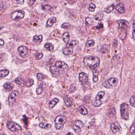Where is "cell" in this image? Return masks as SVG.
<instances>
[{
    "label": "cell",
    "mask_w": 135,
    "mask_h": 135,
    "mask_svg": "<svg viewBox=\"0 0 135 135\" xmlns=\"http://www.w3.org/2000/svg\"><path fill=\"white\" fill-rule=\"evenodd\" d=\"M84 63L86 66L94 70L100 65V60L96 56H88L84 58Z\"/></svg>",
    "instance_id": "obj_1"
},
{
    "label": "cell",
    "mask_w": 135,
    "mask_h": 135,
    "mask_svg": "<svg viewBox=\"0 0 135 135\" xmlns=\"http://www.w3.org/2000/svg\"><path fill=\"white\" fill-rule=\"evenodd\" d=\"M67 122V118L63 115H59L55 120V128L57 130H60L63 128L64 125Z\"/></svg>",
    "instance_id": "obj_2"
},
{
    "label": "cell",
    "mask_w": 135,
    "mask_h": 135,
    "mask_svg": "<svg viewBox=\"0 0 135 135\" xmlns=\"http://www.w3.org/2000/svg\"><path fill=\"white\" fill-rule=\"evenodd\" d=\"M129 106L127 104L124 103L120 105V112L122 118L124 120H128L129 118L128 114Z\"/></svg>",
    "instance_id": "obj_3"
},
{
    "label": "cell",
    "mask_w": 135,
    "mask_h": 135,
    "mask_svg": "<svg viewBox=\"0 0 135 135\" xmlns=\"http://www.w3.org/2000/svg\"><path fill=\"white\" fill-rule=\"evenodd\" d=\"M7 127L12 132L21 131L22 128L18 124L12 121H9L7 123Z\"/></svg>",
    "instance_id": "obj_4"
},
{
    "label": "cell",
    "mask_w": 135,
    "mask_h": 135,
    "mask_svg": "<svg viewBox=\"0 0 135 135\" xmlns=\"http://www.w3.org/2000/svg\"><path fill=\"white\" fill-rule=\"evenodd\" d=\"M25 12L22 10H18L14 12L11 15V17L15 21H18L23 18Z\"/></svg>",
    "instance_id": "obj_5"
},
{
    "label": "cell",
    "mask_w": 135,
    "mask_h": 135,
    "mask_svg": "<svg viewBox=\"0 0 135 135\" xmlns=\"http://www.w3.org/2000/svg\"><path fill=\"white\" fill-rule=\"evenodd\" d=\"M118 82V80L117 78H111L104 82V86L107 89H110L116 86Z\"/></svg>",
    "instance_id": "obj_6"
},
{
    "label": "cell",
    "mask_w": 135,
    "mask_h": 135,
    "mask_svg": "<svg viewBox=\"0 0 135 135\" xmlns=\"http://www.w3.org/2000/svg\"><path fill=\"white\" fill-rule=\"evenodd\" d=\"M79 79L80 81L84 85L89 86V77L84 72H81L79 74Z\"/></svg>",
    "instance_id": "obj_7"
},
{
    "label": "cell",
    "mask_w": 135,
    "mask_h": 135,
    "mask_svg": "<svg viewBox=\"0 0 135 135\" xmlns=\"http://www.w3.org/2000/svg\"><path fill=\"white\" fill-rule=\"evenodd\" d=\"M19 95V92L18 91L14 90L12 91L8 98V103L10 105H13V104L15 102V97L18 96Z\"/></svg>",
    "instance_id": "obj_8"
},
{
    "label": "cell",
    "mask_w": 135,
    "mask_h": 135,
    "mask_svg": "<svg viewBox=\"0 0 135 135\" xmlns=\"http://www.w3.org/2000/svg\"><path fill=\"white\" fill-rule=\"evenodd\" d=\"M119 28L122 30H126L130 26L129 22L125 20H120L118 21Z\"/></svg>",
    "instance_id": "obj_9"
},
{
    "label": "cell",
    "mask_w": 135,
    "mask_h": 135,
    "mask_svg": "<svg viewBox=\"0 0 135 135\" xmlns=\"http://www.w3.org/2000/svg\"><path fill=\"white\" fill-rule=\"evenodd\" d=\"M19 54L22 58H25L28 56V49L25 46H21L18 48Z\"/></svg>",
    "instance_id": "obj_10"
},
{
    "label": "cell",
    "mask_w": 135,
    "mask_h": 135,
    "mask_svg": "<svg viewBox=\"0 0 135 135\" xmlns=\"http://www.w3.org/2000/svg\"><path fill=\"white\" fill-rule=\"evenodd\" d=\"M55 66L58 69H67L68 68V66L66 63L62 61H58L55 64Z\"/></svg>",
    "instance_id": "obj_11"
},
{
    "label": "cell",
    "mask_w": 135,
    "mask_h": 135,
    "mask_svg": "<svg viewBox=\"0 0 135 135\" xmlns=\"http://www.w3.org/2000/svg\"><path fill=\"white\" fill-rule=\"evenodd\" d=\"M116 10L120 13H124L126 11L125 5L122 2L119 3L116 6Z\"/></svg>",
    "instance_id": "obj_12"
},
{
    "label": "cell",
    "mask_w": 135,
    "mask_h": 135,
    "mask_svg": "<svg viewBox=\"0 0 135 135\" xmlns=\"http://www.w3.org/2000/svg\"><path fill=\"white\" fill-rule=\"evenodd\" d=\"M110 49V46L109 45H104L101 47L100 51L101 53L105 54L109 52Z\"/></svg>",
    "instance_id": "obj_13"
},
{
    "label": "cell",
    "mask_w": 135,
    "mask_h": 135,
    "mask_svg": "<svg viewBox=\"0 0 135 135\" xmlns=\"http://www.w3.org/2000/svg\"><path fill=\"white\" fill-rule=\"evenodd\" d=\"M111 129L113 133L115 134L121 130V128L119 126H117L115 123H113L111 124Z\"/></svg>",
    "instance_id": "obj_14"
},
{
    "label": "cell",
    "mask_w": 135,
    "mask_h": 135,
    "mask_svg": "<svg viewBox=\"0 0 135 135\" xmlns=\"http://www.w3.org/2000/svg\"><path fill=\"white\" fill-rule=\"evenodd\" d=\"M73 52V47H66L63 50V53L66 56L71 55Z\"/></svg>",
    "instance_id": "obj_15"
},
{
    "label": "cell",
    "mask_w": 135,
    "mask_h": 135,
    "mask_svg": "<svg viewBox=\"0 0 135 135\" xmlns=\"http://www.w3.org/2000/svg\"><path fill=\"white\" fill-rule=\"evenodd\" d=\"M56 18L54 17H51L47 21L46 26L48 27H51L53 26L54 23L56 22Z\"/></svg>",
    "instance_id": "obj_16"
},
{
    "label": "cell",
    "mask_w": 135,
    "mask_h": 135,
    "mask_svg": "<svg viewBox=\"0 0 135 135\" xmlns=\"http://www.w3.org/2000/svg\"><path fill=\"white\" fill-rule=\"evenodd\" d=\"M50 72L54 75H59L60 74V69L57 68L56 66H51L50 67Z\"/></svg>",
    "instance_id": "obj_17"
},
{
    "label": "cell",
    "mask_w": 135,
    "mask_h": 135,
    "mask_svg": "<svg viewBox=\"0 0 135 135\" xmlns=\"http://www.w3.org/2000/svg\"><path fill=\"white\" fill-rule=\"evenodd\" d=\"M59 102V100L58 99L55 98L53 99V100L50 101L49 103V106L51 108H53L55 107L56 105Z\"/></svg>",
    "instance_id": "obj_18"
},
{
    "label": "cell",
    "mask_w": 135,
    "mask_h": 135,
    "mask_svg": "<svg viewBox=\"0 0 135 135\" xmlns=\"http://www.w3.org/2000/svg\"><path fill=\"white\" fill-rule=\"evenodd\" d=\"M70 35L68 32H65L63 34L62 38L63 41L66 43H68L70 41Z\"/></svg>",
    "instance_id": "obj_19"
},
{
    "label": "cell",
    "mask_w": 135,
    "mask_h": 135,
    "mask_svg": "<svg viewBox=\"0 0 135 135\" xmlns=\"http://www.w3.org/2000/svg\"><path fill=\"white\" fill-rule=\"evenodd\" d=\"M84 124L83 122L80 120H77L75 122L74 127L75 128L81 129L84 127Z\"/></svg>",
    "instance_id": "obj_20"
},
{
    "label": "cell",
    "mask_w": 135,
    "mask_h": 135,
    "mask_svg": "<svg viewBox=\"0 0 135 135\" xmlns=\"http://www.w3.org/2000/svg\"><path fill=\"white\" fill-rule=\"evenodd\" d=\"M64 102L65 103L67 107H71L73 105V102L71 100V99L70 98L68 97H65V98L64 99Z\"/></svg>",
    "instance_id": "obj_21"
},
{
    "label": "cell",
    "mask_w": 135,
    "mask_h": 135,
    "mask_svg": "<svg viewBox=\"0 0 135 135\" xmlns=\"http://www.w3.org/2000/svg\"><path fill=\"white\" fill-rule=\"evenodd\" d=\"M79 112L82 115H86L88 113L87 109L84 106H81L78 108Z\"/></svg>",
    "instance_id": "obj_22"
},
{
    "label": "cell",
    "mask_w": 135,
    "mask_h": 135,
    "mask_svg": "<svg viewBox=\"0 0 135 135\" xmlns=\"http://www.w3.org/2000/svg\"><path fill=\"white\" fill-rule=\"evenodd\" d=\"M43 36L40 35L39 36L35 35L33 37V41L36 43H40L43 41Z\"/></svg>",
    "instance_id": "obj_23"
},
{
    "label": "cell",
    "mask_w": 135,
    "mask_h": 135,
    "mask_svg": "<svg viewBox=\"0 0 135 135\" xmlns=\"http://www.w3.org/2000/svg\"><path fill=\"white\" fill-rule=\"evenodd\" d=\"M105 93L104 91H100L98 93V94L96 96V100H101L105 95Z\"/></svg>",
    "instance_id": "obj_24"
},
{
    "label": "cell",
    "mask_w": 135,
    "mask_h": 135,
    "mask_svg": "<svg viewBox=\"0 0 135 135\" xmlns=\"http://www.w3.org/2000/svg\"><path fill=\"white\" fill-rule=\"evenodd\" d=\"M14 82L16 83L19 84V85L21 86H24L25 82L24 81V80L20 78H19V77H18V78H15V80H14Z\"/></svg>",
    "instance_id": "obj_25"
},
{
    "label": "cell",
    "mask_w": 135,
    "mask_h": 135,
    "mask_svg": "<svg viewBox=\"0 0 135 135\" xmlns=\"http://www.w3.org/2000/svg\"><path fill=\"white\" fill-rule=\"evenodd\" d=\"M115 5L114 4H112L109 5V6L107 7V8H106L105 10V12L107 13H109L113 11L114 8H115Z\"/></svg>",
    "instance_id": "obj_26"
},
{
    "label": "cell",
    "mask_w": 135,
    "mask_h": 135,
    "mask_svg": "<svg viewBox=\"0 0 135 135\" xmlns=\"http://www.w3.org/2000/svg\"><path fill=\"white\" fill-rule=\"evenodd\" d=\"M104 14L102 12H100L98 14H96V15H94V18L96 20L100 21L104 17Z\"/></svg>",
    "instance_id": "obj_27"
},
{
    "label": "cell",
    "mask_w": 135,
    "mask_h": 135,
    "mask_svg": "<svg viewBox=\"0 0 135 135\" xmlns=\"http://www.w3.org/2000/svg\"><path fill=\"white\" fill-rule=\"evenodd\" d=\"M9 71L7 69L1 70L0 71V76L1 77H4L6 76L9 74Z\"/></svg>",
    "instance_id": "obj_28"
},
{
    "label": "cell",
    "mask_w": 135,
    "mask_h": 135,
    "mask_svg": "<svg viewBox=\"0 0 135 135\" xmlns=\"http://www.w3.org/2000/svg\"><path fill=\"white\" fill-rule=\"evenodd\" d=\"M12 84L10 82H7L5 83L4 85V86L6 90L8 91L11 90L12 89H13V86H12Z\"/></svg>",
    "instance_id": "obj_29"
},
{
    "label": "cell",
    "mask_w": 135,
    "mask_h": 135,
    "mask_svg": "<svg viewBox=\"0 0 135 135\" xmlns=\"http://www.w3.org/2000/svg\"><path fill=\"white\" fill-rule=\"evenodd\" d=\"M45 48L49 51H51L54 50V47L53 45L50 43H47L45 45Z\"/></svg>",
    "instance_id": "obj_30"
},
{
    "label": "cell",
    "mask_w": 135,
    "mask_h": 135,
    "mask_svg": "<svg viewBox=\"0 0 135 135\" xmlns=\"http://www.w3.org/2000/svg\"><path fill=\"white\" fill-rule=\"evenodd\" d=\"M44 90V86L43 84H41L36 90V93L38 95L41 94Z\"/></svg>",
    "instance_id": "obj_31"
},
{
    "label": "cell",
    "mask_w": 135,
    "mask_h": 135,
    "mask_svg": "<svg viewBox=\"0 0 135 135\" xmlns=\"http://www.w3.org/2000/svg\"><path fill=\"white\" fill-rule=\"evenodd\" d=\"M79 43V42L77 40H73L72 41H71L70 43L67 44V47H73L74 46L78 45Z\"/></svg>",
    "instance_id": "obj_32"
},
{
    "label": "cell",
    "mask_w": 135,
    "mask_h": 135,
    "mask_svg": "<svg viewBox=\"0 0 135 135\" xmlns=\"http://www.w3.org/2000/svg\"><path fill=\"white\" fill-rule=\"evenodd\" d=\"M98 73L97 71H94L93 73V81L96 82L98 81Z\"/></svg>",
    "instance_id": "obj_33"
},
{
    "label": "cell",
    "mask_w": 135,
    "mask_h": 135,
    "mask_svg": "<svg viewBox=\"0 0 135 135\" xmlns=\"http://www.w3.org/2000/svg\"><path fill=\"white\" fill-rule=\"evenodd\" d=\"M95 45V42L92 40H90L88 41L86 44V46L87 48L91 47L94 46Z\"/></svg>",
    "instance_id": "obj_34"
},
{
    "label": "cell",
    "mask_w": 135,
    "mask_h": 135,
    "mask_svg": "<svg viewBox=\"0 0 135 135\" xmlns=\"http://www.w3.org/2000/svg\"><path fill=\"white\" fill-rule=\"evenodd\" d=\"M109 114V117H113L116 115V111L114 108H113L110 109Z\"/></svg>",
    "instance_id": "obj_35"
},
{
    "label": "cell",
    "mask_w": 135,
    "mask_h": 135,
    "mask_svg": "<svg viewBox=\"0 0 135 135\" xmlns=\"http://www.w3.org/2000/svg\"><path fill=\"white\" fill-rule=\"evenodd\" d=\"M34 84V81L32 79H29L27 81L26 85L28 87H30L33 85Z\"/></svg>",
    "instance_id": "obj_36"
},
{
    "label": "cell",
    "mask_w": 135,
    "mask_h": 135,
    "mask_svg": "<svg viewBox=\"0 0 135 135\" xmlns=\"http://www.w3.org/2000/svg\"><path fill=\"white\" fill-rule=\"evenodd\" d=\"M130 104L132 107H135V97L134 96H132L130 98Z\"/></svg>",
    "instance_id": "obj_37"
},
{
    "label": "cell",
    "mask_w": 135,
    "mask_h": 135,
    "mask_svg": "<svg viewBox=\"0 0 135 135\" xmlns=\"http://www.w3.org/2000/svg\"><path fill=\"white\" fill-rule=\"evenodd\" d=\"M96 8V5H95L93 3H91L90 4L89 7V10L90 11L93 12L94 11Z\"/></svg>",
    "instance_id": "obj_38"
},
{
    "label": "cell",
    "mask_w": 135,
    "mask_h": 135,
    "mask_svg": "<svg viewBox=\"0 0 135 135\" xmlns=\"http://www.w3.org/2000/svg\"><path fill=\"white\" fill-rule=\"evenodd\" d=\"M43 53H39L37 52L35 55V58L36 60H39L43 58Z\"/></svg>",
    "instance_id": "obj_39"
},
{
    "label": "cell",
    "mask_w": 135,
    "mask_h": 135,
    "mask_svg": "<svg viewBox=\"0 0 135 135\" xmlns=\"http://www.w3.org/2000/svg\"><path fill=\"white\" fill-rule=\"evenodd\" d=\"M130 135H134L135 134V123L133 124L131 126L130 132Z\"/></svg>",
    "instance_id": "obj_40"
},
{
    "label": "cell",
    "mask_w": 135,
    "mask_h": 135,
    "mask_svg": "<svg viewBox=\"0 0 135 135\" xmlns=\"http://www.w3.org/2000/svg\"><path fill=\"white\" fill-rule=\"evenodd\" d=\"M103 102L102 101H95L93 103V105L95 107H99L102 104Z\"/></svg>",
    "instance_id": "obj_41"
},
{
    "label": "cell",
    "mask_w": 135,
    "mask_h": 135,
    "mask_svg": "<svg viewBox=\"0 0 135 135\" xmlns=\"http://www.w3.org/2000/svg\"><path fill=\"white\" fill-rule=\"evenodd\" d=\"M42 9L45 11H48L51 9V7L48 5H44L42 6Z\"/></svg>",
    "instance_id": "obj_42"
},
{
    "label": "cell",
    "mask_w": 135,
    "mask_h": 135,
    "mask_svg": "<svg viewBox=\"0 0 135 135\" xmlns=\"http://www.w3.org/2000/svg\"><path fill=\"white\" fill-rule=\"evenodd\" d=\"M86 23H88L89 25H92L93 23V21L91 17H88L86 19Z\"/></svg>",
    "instance_id": "obj_43"
},
{
    "label": "cell",
    "mask_w": 135,
    "mask_h": 135,
    "mask_svg": "<svg viewBox=\"0 0 135 135\" xmlns=\"http://www.w3.org/2000/svg\"><path fill=\"white\" fill-rule=\"evenodd\" d=\"M37 78L39 79V80H43L44 78V75L41 74V73H38L37 75Z\"/></svg>",
    "instance_id": "obj_44"
},
{
    "label": "cell",
    "mask_w": 135,
    "mask_h": 135,
    "mask_svg": "<svg viewBox=\"0 0 135 135\" xmlns=\"http://www.w3.org/2000/svg\"><path fill=\"white\" fill-rule=\"evenodd\" d=\"M132 37H133L135 41V20L133 21Z\"/></svg>",
    "instance_id": "obj_45"
},
{
    "label": "cell",
    "mask_w": 135,
    "mask_h": 135,
    "mask_svg": "<svg viewBox=\"0 0 135 135\" xmlns=\"http://www.w3.org/2000/svg\"><path fill=\"white\" fill-rule=\"evenodd\" d=\"M70 26V25L69 23H64L61 25V27L63 28H67Z\"/></svg>",
    "instance_id": "obj_46"
},
{
    "label": "cell",
    "mask_w": 135,
    "mask_h": 135,
    "mask_svg": "<svg viewBox=\"0 0 135 135\" xmlns=\"http://www.w3.org/2000/svg\"><path fill=\"white\" fill-rule=\"evenodd\" d=\"M74 129L76 133H79V132H80L81 131V129H80V128H75V127H74Z\"/></svg>",
    "instance_id": "obj_47"
},
{
    "label": "cell",
    "mask_w": 135,
    "mask_h": 135,
    "mask_svg": "<svg viewBox=\"0 0 135 135\" xmlns=\"http://www.w3.org/2000/svg\"><path fill=\"white\" fill-rule=\"evenodd\" d=\"M40 127H41V128H45V124L43 122H41L39 124Z\"/></svg>",
    "instance_id": "obj_48"
},
{
    "label": "cell",
    "mask_w": 135,
    "mask_h": 135,
    "mask_svg": "<svg viewBox=\"0 0 135 135\" xmlns=\"http://www.w3.org/2000/svg\"><path fill=\"white\" fill-rule=\"evenodd\" d=\"M24 2V1L23 0H17L16 1L17 3V4H23Z\"/></svg>",
    "instance_id": "obj_49"
},
{
    "label": "cell",
    "mask_w": 135,
    "mask_h": 135,
    "mask_svg": "<svg viewBox=\"0 0 135 135\" xmlns=\"http://www.w3.org/2000/svg\"><path fill=\"white\" fill-rule=\"evenodd\" d=\"M52 126L51 124H46L45 125V129H48V128H52Z\"/></svg>",
    "instance_id": "obj_50"
},
{
    "label": "cell",
    "mask_w": 135,
    "mask_h": 135,
    "mask_svg": "<svg viewBox=\"0 0 135 135\" xmlns=\"http://www.w3.org/2000/svg\"><path fill=\"white\" fill-rule=\"evenodd\" d=\"M35 0H30L28 2V4L30 6H32L34 4V3L35 2Z\"/></svg>",
    "instance_id": "obj_51"
},
{
    "label": "cell",
    "mask_w": 135,
    "mask_h": 135,
    "mask_svg": "<svg viewBox=\"0 0 135 135\" xmlns=\"http://www.w3.org/2000/svg\"><path fill=\"white\" fill-rule=\"evenodd\" d=\"M4 41L2 40V39H0V46H3L4 45Z\"/></svg>",
    "instance_id": "obj_52"
},
{
    "label": "cell",
    "mask_w": 135,
    "mask_h": 135,
    "mask_svg": "<svg viewBox=\"0 0 135 135\" xmlns=\"http://www.w3.org/2000/svg\"><path fill=\"white\" fill-rule=\"evenodd\" d=\"M1 135H7L6 134H1Z\"/></svg>",
    "instance_id": "obj_53"
},
{
    "label": "cell",
    "mask_w": 135,
    "mask_h": 135,
    "mask_svg": "<svg viewBox=\"0 0 135 135\" xmlns=\"http://www.w3.org/2000/svg\"></svg>",
    "instance_id": "obj_54"
}]
</instances>
